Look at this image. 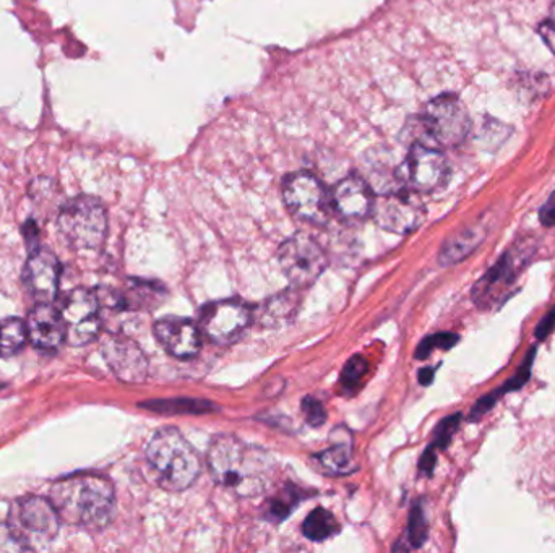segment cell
<instances>
[{"label": "cell", "instance_id": "30", "mask_svg": "<svg viewBox=\"0 0 555 553\" xmlns=\"http://www.w3.org/2000/svg\"><path fill=\"white\" fill-rule=\"evenodd\" d=\"M28 547L23 544L22 539L13 531L10 524L0 523V553L2 552H26Z\"/></svg>", "mask_w": 555, "mask_h": 553}, {"label": "cell", "instance_id": "27", "mask_svg": "<svg viewBox=\"0 0 555 553\" xmlns=\"http://www.w3.org/2000/svg\"><path fill=\"white\" fill-rule=\"evenodd\" d=\"M458 341H460V336L455 335V333H448V331H442V333H435V335L427 336L424 341H421L418 349H416V359L422 361V359H427L431 356L435 349H452L453 346H457Z\"/></svg>", "mask_w": 555, "mask_h": 553}, {"label": "cell", "instance_id": "17", "mask_svg": "<svg viewBox=\"0 0 555 553\" xmlns=\"http://www.w3.org/2000/svg\"><path fill=\"white\" fill-rule=\"evenodd\" d=\"M155 336L164 351L177 359H190L202 349L200 328L189 318H163L155 323Z\"/></svg>", "mask_w": 555, "mask_h": 553}, {"label": "cell", "instance_id": "11", "mask_svg": "<svg viewBox=\"0 0 555 553\" xmlns=\"http://www.w3.org/2000/svg\"><path fill=\"white\" fill-rule=\"evenodd\" d=\"M65 341L72 346L93 343L101 331V302L90 289L77 288L65 294L61 307Z\"/></svg>", "mask_w": 555, "mask_h": 553}, {"label": "cell", "instance_id": "5", "mask_svg": "<svg viewBox=\"0 0 555 553\" xmlns=\"http://www.w3.org/2000/svg\"><path fill=\"white\" fill-rule=\"evenodd\" d=\"M533 241H517L474 283L471 299L479 310L504 304L533 257Z\"/></svg>", "mask_w": 555, "mask_h": 553}, {"label": "cell", "instance_id": "16", "mask_svg": "<svg viewBox=\"0 0 555 553\" xmlns=\"http://www.w3.org/2000/svg\"><path fill=\"white\" fill-rule=\"evenodd\" d=\"M61 263L49 250L31 253L23 268V283L31 296L38 302H52L59 291Z\"/></svg>", "mask_w": 555, "mask_h": 553}, {"label": "cell", "instance_id": "22", "mask_svg": "<svg viewBox=\"0 0 555 553\" xmlns=\"http://www.w3.org/2000/svg\"><path fill=\"white\" fill-rule=\"evenodd\" d=\"M340 532V524L336 521L335 516L325 508H315L310 511L306 521L302 524V534L309 539V541L323 542L336 536Z\"/></svg>", "mask_w": 555, "mask_h": 553}, {"label": "cell", "instance_id": "26", "mask_svg": "<svg viewBox=\"0 0 555 553\" xmlns=\"http://www.w3.org/2000/svg\"><path fill=\"white\" fill-rule=\"evenodd\" d=\"M427 534H429V524H427L426 513L421 503H418L409 516L408 542L414 549H419L426 544Z\"/></svg>", "mask_w": 555, "mask_h": 553}, {"label": "cell", "instance_id": "23", "mask_svg": "<svg viewBox=\"0 0 555 553\" xmlns=\"http://www.w3.org/2000/svg\"><path fill=\"white\" fill-rule=\"evenodd\" d=\"M28 333L20 318H4L0 320V357H12L22 351Z\"/></svg>", "mask_w": 555, "mask_h": 553}, {"label": "cell", "instance_id": "10", "mask_svg": "<svg viewBox=\"0 0 555 553\" xmlns=\"http://www.w3.org/2000/svg\"><path fill=\"white\" fill-rule=\"evenodd\" d=\"M283 200L294 216L307 223H327L332 211L325 185L319 177L306 171L294 172L284 179Z\"/></svg>", "mask_w": 555, "mask_h": 553}, {"label": "cell", "instance_id": "35", "mask_svg": "<svg viewBox=\"0 0 555 553\" xmlns=\"http://www.w3.org/2000/svg\"><path fill=\"white\" fill-rule=\"evenodd\" d=\"M539 221L546 228H554L555 226V190L551 193V197L547 198V202L541 206L539 210Z\"/></svg>", "mask_w": 555, "mask_h": 553}, {"label": "cell", "instance_id": "3", "mask_svg": "<svg viewBox=\"0 0 555 553\" xmlns=\"http://www.w3.org/2000/svg\"><path fill=\"white\" fill-rule=\"evenodd\" d=\"M147 459L161 487L181 492L200 476V459L182 433L173 427L155 432L147 446Z\"/></svg>", "mask_w": 555, "mask_h": 553}, {"label": "cell", "instance_id": "25", "mask_svg": "<svg viewBox=\"0 0 555 553\" xmlns=\"http://www.w3.org/2000/svg\"><path fill=\"white\" fill-rule=\"evenodd\" d=\"M161 294H163V288H161V286H156V284L153 283L134 281V283H132V289H130L129 297H125L124 294H122V301H124V307L140 309V307H147V305H151L153 302L156 304V301H160Z\"/></svg>", "mask_w": 555, "mask_h": 553}, {"label": "cell", "instance_id": "36", "mask_svg": "<svg viewBox=\"0 0 555 553\" xmlns=\"http://www.w3.org/2000/svg\"><path fill=\"white\" fill-rule=\"evenodd\" d=\"M435 463H437V448L431 445L424 451V455H422L421 461H419V471L424 476H431L435 469Z\"/></svg>", "mask_w": 555, "mask_h": 553}, {"label": "cell", "instance_id": "18", "mask_svg": "<svg viewBox=\"0 0 555 553\" xmlns=\"http://www.w3.org/2000/svg\"><path fill=\"white\" fill-rule=\"evenodd\" d=\"M28 339L41 351H54L65 341V323L59 307L38 302L25 320Z\"/></svg>", "mask_w": 555, "mask_h": 553}, {"label": "cell", "instance_id": "34", "mask_svg": "<svg viewBox=\"0 0 555 553\" xmlns=\"http://www.w3.org/2000/svg\"><path fill=\"white\" fill-rule=\"evenodd\" d=\"M23 237H25L26 245H28V252L35 253L39 250V231L33 219H28L23 224Z\"/></svg>", "mask_w": 555, "mask_h": 553}, {"label": "cell", "instance_id": "12", "mask_svg": "<svg viewBox=\"0 0 555 553\" xmlns=\"http://www.w3.org/2000/svg\"><path fill=\"white\" fill-rule=\"evenodd\" d=\"M372 218L385 231L405 236L421 226L426 218V208L418 193L405 187L375 197Z\"/></svg>", "mask_w": 555, "mask_h": 553}, {"label": "cell", "instance_id": "14", "mask_svg": "<svg viewBox=\"0 0 555 553\" xmlns=\"http://www.w3.org/2000/svg\"><path fill=\"white\" fill-rule=\"evenodd\" d=\"M104 361L121 382L140 385L148 377V359L135 341L127 336H109L104 341Z\"/></svg>", "mask_w": 555, "mask_h": 553}, {"label": "cell", "instance_id": "31", "mask_svg": "<svg viewBox=\"0 0 555 553\" xmlns=\"http://www.w3.org/2000/svg\"><path fill=\"white\" fill-rule=\"evenodd\" d=\"M302 414L306 417L307 424L312 427H320L327 421V412L323 409L322 403L310 396L302 399Z\"/></svg>", "mask_w": 555, "mask_h": 553}, {"label": "cell", "instance_id": "29", "mask_svg": "<svg viewBox=\"0 0 555 553\" xmlns=\"http://www.w3.org/2000/svg\"><path fill=\"white\" fill-rule=\"evenodd\" d=\"M367 370V362L362 357H353L348 364L345 365L343 373H341V382L345 388H354L361 382L364 373Z\"/></svg>", "mask_w": 555, "mask_h": 553}, {"label": "cell", "instance_id": "7", "mask_svg": "<svg viewBox=\"0 0 555 553\" xmlns=\"http://www.w3.org/2000/svg\"><path fill=\"white\" fill-rule=\"evenodd\" d=\"M61 523L51 500L36 495L20 498L10 510L9 524L30 550L54 541Z\"/></svg>", "mask_w": 555, "mask_h": 553}, {"label": "cell", "instance_id": "24", "mask_svg": "<svg viewBox=\"0 0 555 553\" xmlns=\"http://www.w3.org/2000/svg\"><path fill=\"white\" fill-rule=\"evenodd\" d=\"M317 459H319L320 466H323L325 471L330 472V474L343 476V474H349V472H353L356 469L353 450L346 443L333 445L332 448H328V450L320 453Z\"/></svg>", "mask_w": 555, "mask_h": 553}, {"label": "cell", "instance_id": "19", "mask_svg": "<svg viewBox=\"0 0 555 553\" xmlns=\"http://www.w3.org/2000/svg\"><path fill=\"white\" fill-rule=\"evenodd\" d=\"M489 228H491V224L484 219H478L476 223L469 224L466 228L460 229L453 236L448 237L440 249V265L450 266L463 262L471 253L478 250L482 242L486 241V237L491 231Z\"/></svg>", "mask_w": 555, "mask_h": 553}, {"label": "cell", "instance_id": "15", "mask_svg": "<svg viewBox=\"0 0 555 553\" xmlns=\"http://www.w3.org/2000/svg\"><path fill=\"white\" fill-rule=\"evenodd\" d=\"M375 195L370 189L369 182L358 174L341 179L330 193L332 211L345 221L358 223L372 216Z\"/></svg>", "mask_w": 555, "mask_h": 553}, {"label": "cell", "instance_id": "9", "mask_svg": "<svg viewBox=\"0 0 555 553\" xmlns=\"http://www.w3.org/2000/svg\"><path fill=\"white\" fill-rule=\"evenodd\" d=\"M278 262L294 288L301 289L322 276L327 270L328 258L319 242L307 234H296L281 244Z\"/></svg>", "mask_w": 555, "mask_h": 553}, {"label": "cell", "instance_id": "20", "mask_svg": "<svg viewBox=\"0 0 555 553\" xmlns=\"http://www.w3.org/2000/svg\"><path fill=\"white\" fill-rule=\"evenodd\" d=\"M536 354H538V348L533 346V348L528 351V354H526L523 362H521L520 369L517 370V373H515L510 380H507L500 388H495L491 393L482 396L478 403L474 404L473 409L469 412L468 421L478 422L479 419L486 416L487 412L492 411L495 404L499 403L500 399L504 398L505 395L513 393V391L521 390L526 383L530 382L531 370H533Z\"/></svg>", "mask_w": 555, "mask_h": 553}, {"label": "cell", "instance_id": "32", "mask_svg": "<svg viewBox=\"0 0 555 553\" xmlns=\"http://www.w3.org/2000/svg\"><path fill=\"white\" fill-rule=\"evenodd\" d=\"M539 33L543 36L547 48L555 54V4L552 5L551 12L547 15L546 20L539 26Z\"/></svg>", "mask_w": 555, "mask_h": 553}, {"label": "cell", "instance_id": "21", "mask_svg": "<svg viewBox=\"0 0 555 553\" xmlns=\"http://www.w3.org/2000/svg\"><path fill=\"white\" fill-rule=\"evenodd\" d=\"M299 307V297L296 292H283L268 299L260 309V322L265 326H280L294 317Z\"/></svg>", "mask_w": 555, "mask_h": 553}, {"label": "cell", "instance_id": "6", "mask_svg": "<svg viewBox=\"0 0 555 553\" xmlns=\"http://www.w3.org/2000/svg\"><path fill=\"white\" fill-rule=\"evenodd\" d=\"M421 129L431 143L455 148L465 142L471 130L468 109L458 96L440 95L427 103L422 112Z\"/></svg>", "mask_w": 555, "mask_h": 553}, {"label": "cell", "instance_id": "8", "mask_svg": "<svg viewBox=\"0 0 555 553\" xmlns=\"http://www.w3.org/2000/svg\"><path fill=\"white\" fill-rule=\"evenodd\" d=\"M448 174L450 166L439 146L418 140L409 148L398 179L413 192L431 193L447 182Z\"/></svg>", "mask_w": 555, "mask_h": 553}, {"label": "cell", "instance_id": "4", "mask_svg": "<svg viewBox=\"0 0 555 553\" xmlns=\"http://www.w3.org/2000/svg\"><path fill=\"white\" fill-rule=\"evenodd\" d=\"M57 226L70 247L98 250L108 236V213L99 198L78 195L62 203Z\"/></svg>", "mask_w": 555, "mask_h": 553}, {"label": "cell", "instance_id": "13", "mask_svg": "<svg viewBox=\"0 0 555 553\" xmlns=\"http://www.w3.org/2000/svg\"><path fill=\"white\" fill-rule=\"evenodd\" d=\"M250 322L252 315L247 305L239 301H218L203 307L198 328L211 343L228 346L241 338Z\"/></svg>", "mask_w": 555, "mask_h": 553}, {"label": "cell", "instance_id": "2", "mask_svg": "<svg viewBox=\"0 0 555 553\" xmlns=\"http://www.w3.org/2000/svg\"><path fill=\"white\" fill-rule=\"evenodd\" d=\"M207 463L211 477L239 497H257L272 484V458L233 435H220L211 442Z\"/></svg>", "mask_w": 555, "mask_h": 553}, {"label": "cell", "instance_id": "37", "mask_svg": "<svg viewBox=\"0 0 555 553\" xmlns=\"http://www.w3.org/2000/svg\"><path fill=\"white\" fill-rule=\"evenodd\" d=\"M435 372L434 369H422L419 370V383L422 386H429L434 382Z\"/></svg>", "mask_w": 555, "mask_h": 553}, {"label": "cell", "instance_id": "1", "mask_svg": "<svg viewBox=\"0 0 555 553\" xmlns=\"http://www.w3.org/2000/svg\"><path fill=\"white\" fill-rule=\"evenodd\" d=\"M49 500L62 523L101 531L111 523L116 508L114 485L101 474H72L54 482Z\"/></svg>", "mask_w": 555, "mask_h": 553}, {"label": "cell", "instance_id": "33", "mask_svg": "<svg viewBox=\"0 0 555 553\" xmlns=\"http://www.w3.org/2000/svg\"><path fill=\"white\" fill-rule=\"evenodd\" d=\"M555 330V305L549 312L541 318V322L536 326L534 330V336L538 341H544L547 336L551 335L552 331Z\"/></svg>", "mask_w": 555, "mask_h": 553}, {"label": "cell", "instance_id": "28", "mask_svg": "<svg viewBox=\"0 0 555 553\" xmlns=\"http://www.w3.org/2000/svg\"><path fill=\"white\" fill-rule=\"evenodd\" d=\"M461 417L463 416L460 412H457V414L448 416L447 419L437 425L434 433V443H432L437 450H445L452 443L453 435L457 433L458 427H460Z\"/></svg>", "mask_w": 555, "mask_h": 553}]
</instances>
